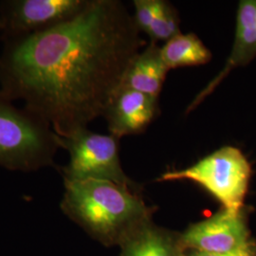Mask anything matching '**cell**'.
Here are the masks:
<instances>
[{"label":"cell","mask_w":256,"mask_h":256,"mask_svg":"<svg viewBox=\"0 0 256 256\" xmlns=\"http://www.w3.org/2000/svg\"><path fill=\"white\" fill-rule=\"evenodd\" d=\"M180 19L174 5L165 0H154L152 18L146 34L150 42H166L180 34Z\"/></svg>","instance_id":"obj_13"},{"label":"cell","mask_w":256,"mask_h":256,"mask_svg":"<svg viewBox=\"0 0 256 256\" xmlns=\"http://www.w3.org/2000/svg\"><path fill=\"white\" fill-rule=\"evenodd\" d=\"M169 72L160 55V46L149 42L128 66L120 88L158 98Z\"/></svg>","instance_id":"obj_10"},{"label":"cell","mask_w":256,"mask_h":256,"mask_svg":"<svg viewBox=\"0 0 256 256\" xmlns=\"http://www.w3.org/2000/svg\"><path fill=\"white\" fill-rule=\"evenodd\" d=\"M119 142L111 134L102 135L88 128L66 137L59 136V147L70 154L68 164L59 168L64 180H108L140 192L138 186L122 168Z\"/></svg>","instance_id":"obj_5"},{"label":"cell","mask_w":256,"mask_h":256,"mask_svg":"<svg viewBox=\"0 0 256 256\" xmlns=\"http://www.w3.org/2000/svg\"><path fill=\"white\" fill-rule=\"evenodd\" d=\"M146 45L122 2L86 0L72 18L4 42L0 92L66 137L102 117Z\"/></svg>","instance_id":"obj_1"},{"label":"cell","mask_w":256,"mask_h":256,"mask_svg":"<svg viewBox=\"0 0 256 256\" xmlns=\"http://www.w3.org/2000/svg\"><path fill=\"white\" fill-rule=\"evenodd\" d=\"M120 256H186L180 239L152 220L140 226L120 245Z\"/></svg>","instance_id":"obj_11"},{"label":"cell","mask_w":256,"mask_h":256,"mask_svg":"<svg viewBox=\"0 0 256 256\" xmlns=\"http://www.w3.org/2000/svg\"><path fill=\"white\" fill-rule=\"evenodd\" d=\"M86 0H8L0 3L3 42L55 27L75 16Z\"/></svg>","instance_id":"obj_6"},{"label":"cell","mask_w":256,"mask_h":256,"mask_svg":"<svg viewBox=\"0 0 256 256\" xmlns=\"http://www.w3.org/2000/svg\"></svg>","instance_id":"obj_15"},{"label":"cell","mask_w":256,"mask_h":256,"mask_svg":"<svg viewBox=\"0 0 256 256\" xmlns=\"http://www.w3.org/2000/svg\"><path fill=\"white\" fill-rule=\"evenodd\" d=\"M256 57V0L238 3L234 39L229 56L220 70L194 98L185 113L189 114L206 100L236 68L250 64Z\"/></svg>","instance_id":"obj_8"},{"label":"cell","mask_w":256,"mask_h":256,"mask_svg":"<svg viewBox=\"0 0 256 256\" xmlns=\"http://www.w3.org/2000/svg\"><path fill=\"white\" fill-rule=\"evenodd\" d=\"M158 114V98L119 88L111 98L102 117L106 120L110 134L120 140L144 132Z\"/></svg>","instance_id":"obj_9"},{"label":"cell","mask_w":256,"mask_h":256,"mask_svg":"<svg viewBox=\"0 0 256 256\" xmlns=\"http://www.w3.org/2000/svg\"><path fill=\"white\" fill-rule=\"evenodd\" d=\"M184 250L225 254L252 244L245 209L232 212L221 208L209 218L191 225L178 236Z\"/></svg>","instance_id":"obj_7"},{"label":"cell","mask_w":256,"mask_h":256,"mask_svg":"<svg viewBox=\"0 0 256 256\" xmlns=\"http://www.w3.org/2000/svg\"><path fill=\"white\" fill-rule=\"evenodd\" d=\"M186 256H256V247L252 244L234 252L225 254H210L198 250H185Z\"/></svg>","instance_id":"obj_14"},{"label":"cell","mask_w":256,"mask_h":256,"mask_svg":"<svg viewBox=\"0 0 256 256\" xmlns=\"http://www.w3.org/2000/svg\"><path fill=\"white\" fill-rule=\"evenodd\" d=\"M12 102L0 92V166L23 172L54 166L59 136L46 120Z\"/></svg>","instance_id":"obj_3"},{"label":"cell","mask_w":256,"mask_h":256,"mask_svg":"<svg viewBox=\"0 0 256 256\" xmlns=\"http://www.w3.org/2000/svg\"><path fill=\"white\" fill-rule=\"evenodd\" d=\"M162 58L169 70L208 64L212 58L210 50L196 34H178L160 46Z\"/></svg>","instance_id":"obj_12"},{"label":"cell","mask_w":256,"mask_h":256,"mask_svg":"<svg viewBox=\"0 0 256 256\" xmlns=\"http://www.w3.org/2000/svg\"><path fill=\"white\" fill-rule=\"evenodd\" d=\"M64 184L60 207L64 214L106 246H120L151 221L154 209L138 192L99 180H64Z\"/></svg>","instance_id":"obj_2"},{"label":"cell","mask_w":256,"mask_h":256,"mask_svg":"<svg viewBox=\"0 0 256 256\" xmlns=\"http://www.w3.org/2000/svg\"><path fill=\"white\" fill-rule=\"evenodd\" d=\"M252 174V164L244 153L238 147L226 146L187 168L165 172L158 180H190L210 192L222 208L240 212L245 209Z\"/></svg>","instance_id":"obj_4"}]
</instances>
